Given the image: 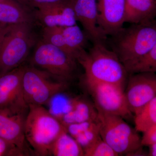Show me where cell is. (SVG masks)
<instances>
[{"label":"cell","mask_w":156,"mask_h":156,"mask_svg":"<svg viewBox=\"0 0 156 156\" xmlns=\"http://www.w3.org/2000/svg\"><path fill=\"white\" fill-rule=\"evenodd\" d=\"M93 44L89 51L78 59L84 70L83 78L125 89L129 73L117 54L108 49L105 43Z\"/></svg>","instance_id":"cell-1"},{"label":"cell","mask_w":156,"mask_h":156,"mask_svg":"<svg viewBox=\"0 0 156 156\" xmlns=\"http://www.w3.org/2000/svg\"><path fill=\"white\" fill-rule=\"evenodd\" d=\"M33 24L2 27L0 34V77L19 67L38 41Z\"/></svg>","instance_id":"cell-2"},{"label":"cell","mask_w":156,"mask_h":156,"mask_svg":"<svg viewBox=\"0 0 156 156\" xmlns=\"http://www.w3.org/2000/svg\"><path fill=\"white\" fill-rule=\"evenodd\" d=\"M113 37L114 51L129 70L142 59L156 43V22L131 24Z\"/></svg>","instance_id":"cell-3"},{"label":"cell","mask_w":156,"mask_h":156,"mask_svg":"<svg viewBox=\"0 0 156 156\" xmlns=\"http://www.w3.org/2000/svg\"><path fill=\"white\" fill-rule=\"evenodd\" d=\"M27 142L37 155L51 156L53 144L66 128L48 109L30 105L25 122Z\"/></svg>","instance_id":"cell-4"},{"label":"cell","mask_w":156,"mask_h":156,"mask_svg":"<svg viewBox=\"0 0 156 156\" xmlns=\"http://www.w3.org/2000/svg\"><path fill=\"white\" fill-rule=\"evenodd\" d=\"M101 137L119 155H144L138 131L115 115L98 112Z\"/></svg>","instance_id":"cell-5"},{"label":"cell","mask_w":156,"mask_h":156,"mask_svg":"<svg viewBox=\"0 0 156 156\" xmlns=\"http://www.w3.org/2000/svg\"><path fill=\"white\" fill-rule=\"evenodd\" d=\"M69 82L30 65L25 66L22 89L26 103L30 105H46L55 95L64 92Z\"/></svg>","instance_id":"cell-6"},{"label":"cell","mask_w":156,"mask_h":156,"mask_svg":"<svg viewBox=\"0 0 156 156\" xmlns=\"http://www.w3.org/2000/svg\"><path fill=\"white\" fill-rule=\"evenodd\" d=\"M35 46L30 65L68 82L73 79L78 63L74 57L42 39Z\"/></svg>","instance_id":"cell-7"},{"label":"cell","mask_w":156,"mask_h":156,"mask_svg":"<svg viewBox=\"0 0 156 156\" xmlns=\"http://www.w3.org/2000/svg\"><path fill=\"white\" fill-rule=\"evenodd\" d=\"M83 82L98 111L119 116L125 119L133 116L128 108L123 87L83 78Z\"/></svg>","instance_id":"cell-8"},{"label":"cell","mask_w":156,"mask_h":156,"mask_svg":"<svg viewBox=\"0 0 156 156\" xmlns=\"http://www.w3.org/2000/svg\"><path fill=\"white\" fill-rule=\"evenodd\" d=\"M129 75L124 92L128 108L134 115L156 97V74L141 72Z\"/></svg>","instance_id":"cell-9"},{"label":"cell","mask_w":156,"mask_h":156,"mask_svg":"<svg viewBox=\"0 0 156 156\" xmlns=\"http://www.w3.org/2000/svg\"><path fill=\"white\" fill-rule=\"evenodd\" d=\"M26 65L19 67L0 77V110H8L13 113L27 112L22 89V80Z\"/></svg>","instance_id":"cell-10"},{"label":"cell","mask_w":156,"mask_h":156,"mask_svg":"<svg viewBox=\"0 0 156 156\" xmlns=\"http://www.w3.org/2000/svg\"><path fill=\"white\" fill-rule=\"evenodd\" d=\"M98 24L107 36H113L126 23V0H97Z\"/></svg>","instance_id":"cell-11"},{"label":"cell","mask_w":156,"mask_h":156,"mask_svg":"<svg viewBox=\"0 0 156 156\" xmlns=\"http://www.w3.org/2000/svg\"><path fill=\"white\" fill-rule=\"evenodd\" d=\"M73 3V2H62L34 9L35 19L44 28L76 25L77 21Z\"/></svg>","instance_id":"cell-12"},{"label":"cell","mask_w":156,"mask_h":156,"mask_svg":"<svg viewBox=\"0 0 156 156\" xmlns=\"http://www.w3.org/2000/svg\"><path fill=\"white\" fill-rule=\"evenodd\" d=\"M73 6L77 21L80 23L89 39L93 43L105 44L107 36L98 24L97 0H74Z\"/></svg>","instance_id":"cell-13"},{"label":"cell","mask_w":156,"mask_h":156,"mask_svg":"<svg viewBox=\"0 0 156 156\" xmlns=\"http://www.w3.org/2000/svg\"><path fill=\"white\" fill-rule=\"evenodd\" d=\"M27 112L13 113L8 110H0V137L13 144L26 155L25 122Z\"/></svg>","instance_id":"cell-14"},{"label":"cell","mask_w":156,"mask_h":156,"mask_svg":"<svg viewBox=\"0 0 156 156\" xmlns=\"http://www.w3.org/2000/svg\"><path fill=\"white\" fill-rule=\"evenodd\" d=\"M36 21L33 10L22 5L18 0L0 2V27L29 23Z\"/></svg>","instance_id":"cell-15"},{"label":"cell","mask_w":156,"mask_h":156,"mask_svg":"<svg viewBox=\"0 0 156 156\" xmlns=\"http://www.w3.org/2000/svg\"><path fill=\"white\" fill-rule=\"evenodd\" d=\"M98 111L93 101L81 97L73 98L72 107L59 119L66 127L70 124L86 122H97Z\"/></svg>","instance_id":"cell-16"},{"label":"cell","mask_w":156,"mask_h":156,"mask_svg":"<svg viewBox=\"0 0 156 156\" xmlns=\"http://www.w3.org/2000/svg\"><path fill=\"white\" fill-rule=\"evenodd\" d=\"M126 23L138 24L151 22L156 17L154 0H126Z\"/></svg>","instance_id":"cell-17"},{"label":"cell","mask_w":156,"mask_h":156,"mask_svg":"<svg viewBox=\"0 0 156 156\" xmlns=\"http://www.w3.org/2000/svg\"><path fill=\"white\" fill-rule=\"evenodd\" d=\"M66 128L68 133L83 148L84 151L101 137L98 121L74 123L66 126Z\"/></svg>","instance_id":"cell-18"},{"label":"cell","mask_w":156,"mask_h":156,"mask_svg":"<svg viewBox=\"0 0 156 156\" xmlns=\"http://www.w3.org/2000/svg\"><path fill=\"white\" fill-rule=\"evenodd\" d=\"M59 28L68 52L78 61L79 58L86 51L85 48L89 38L77 24Z\"/></svg>","instance_id":"cell-19"},{"label":"cell","mask_w":156,"mask_h":156,"mask_svg":"<svg viewBox=\"0 0 156 156\" xmlns=\"http://www.w3.org/2000/svg\"><path fill=\"white\" fill-rule=\"evenodd\" d=\"M51 156H84V151L77 141L66 130L53 144Z\"/></svg>","instance_id":"cell-20"},{"label":"cell","mask_w":156,"mask_h":156,"mask_svg":"<svg viewBox=\"0 0 156 156\" xmlns=\"http://www.w3.org/2000/svg\"><path fill=\"white\" fill-rule=\"evenodd\" d=\"M134 122L136 131L142 133L156 125V97L134 115Z\"/></svg>","instance_id":"cell-21"},{"label":"cell","mask_w":156,"mask_h":156,"mask_svg":"<svg viewBox=\"0 0 156 156\" xmlns=\"http://www.w3.org/2000/svg\"><path fill=\"white\" fill-rule=\"evenodd\" d=\"M156 73V43L149 52L128 71V73Z\"/></svg>","instance_id":"cell-22"},{"label":"cell","mask_w":156,"mask_h":156,"mask_svg":"<svg viewBox=\"0 0 156 156\" xmlns=\"http://www.w3.org/2000/svg\"><path fill=\"white\" fill-rule=\"evenodd\" d=\"M118 154L101 137L84 151V156H118Z\"/></svg>","instance_id":"cell-23"},{"label":"cell","mask_w":156,"mask_h":156,"mask_svg":"<svg viewBox=\"0 0 156 156\" xmlns=\"http://www.w3.org/2000/svg\"><path fill=\"white\" fill-rule=\"evenodd\" d=\"M26 154L13 144L0 137V156H23Z\"/></svg>","instance_id":"cell-24"},{"label":"cell","mask_w":156,"mask_h":156,"mask_svg":"<svg viewBox=\"0 0 156 156\" xmlns=\"http://www.w3.org/2000/svg\"><path fill=\"white\" fill-rule=\"evenodd\" d=\"M24 6L32 10L44 6L62 2H73L74 0H18Z\"/></svg>","instance_id":"cell-25"},{"label":"cell","mask_w":156,"mask_h":156,"mask_svg":"<svg viewBox=\"0 0 156 156\" xmlns=\"http://www.w3.org/2000/svg\"><path fill=\"white\" fill-rule=\"evenodd\" d=\"M141 144L143 146H150L156 143V125L148 128L143 132Z\"/></svg>","instance_id":"cell-26"},{"label":"cell","mask_w":156,"mask_h":156,"mask_svg":"<svg viewBox=\"0 0 156 156\" xmlns=\"http://www.w3.org/2000/svg\"><path fill=\"white\" fill-rule=\"evenodd\" d=\"M149 151L148 155L151 156H156V143L149 146Z\"/></svg>","instance_id":"cell-27"},{"label":"cell","mask_w":156,"mask_h":156,"mask_svg":"<svg viewBox=\"0 0 156 156\" xmlns=\"http://www.w3.org/2000/svg\"><path fill=\"white\" fill-rule=\"evenodd\" d=\"M1 29H2V27H0V34H1Z\"/></svg>","instance_id":"cell-28"},{"label":"cell","mask_w":156,"mask_h":156,"mask_svg":"<svg viewBox=\"0 0 156 156\" xmlns=\"http://www.w3.org/2000/svg\"><path fill=\"white\" fill-rule=\"evenodd\" d=\"M155 1L156 3V0H154Z\"/></svg>","instance_id":"cell-29"}]
</instances>
